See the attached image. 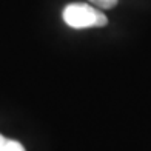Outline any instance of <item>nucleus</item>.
Masks as SVG:
<instances>
[{
    "instance_id": "7ed1b4c3",
    "label": "nucleus",
    "mask_w": 151,
    "mask_h": 151,
    "mask_svg": "<svg viewBox=\"0 0 151 151\" xmlns=\"http://www.w3.org/2000/svg\"><path fill=\"white\" fill-rule=\"evenodd\" d=\"M88 2H91L96 8H100V9H111L114 8L116 5H117L119 0H88Z\"/></svg>"
},
{
    "instance_id": "f257e3e1",
    "label": "nucleus",
    "mask_w": 151,
    "mask_h": 151,
    "mask_svg": "<svg viewBox=\"0 0 151 151\" xmlns=\"http://www.w3.org/2000/svg\"><path fill=\"white\" fill-rule=\"evenodd\" d=\"M63 22L74 29L102 28L108 23L106 16L96 6L85 3H71L63 9Z\"/></svg>"
},
{
    "instance_id": "f03ea898",
    "label": "nucleus",
    "mask_w": 151,
    "mask_h": 151,
    "mask_svg": "<svg viewBox=\"0 0 151 151\" xmlns=\"http://www.w3.org/2000/svg\"><path fill=\"white\" fill-rule=\"evenodd\" d=\"M0 151H25V148L20 142L8 139L0 134Z\"/></svg>"
}]
</instances>
